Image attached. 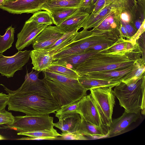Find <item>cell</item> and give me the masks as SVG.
Here are the masks:
<instances>
[{
    "label": "cell",
    "mask_w": 145,
    "mask_h": 145,
    "mask_svg": "<svg viewBox=\"0 0 145 145\" xmlns=\"http://www.w3.org/2000/svg\"><path fill=\"white\" fill-rule=\"evenodd\" d=\"M8 96V110L19 112L27 115H40L55 113L61 107L43 80L30 82L24 81L15 90L1 84Z\"/></svg>",
    "instance_id": "cell-1"
},
{
    "label": "cell",
    "mask_w": 145,
    "mask_h": 145,
    "mask_svg": "<svg viewBox=\"0 0 145 145\" xmlns=\"http://www.w3.org/2000/svg\"><path fill=\"white\" fill-rule=\"evenodd\" d=\"M142 53L137 44L131 49L121 51L108 52L105 49L71 68L79 75L123 69L135 65L141 59Z\"/></svg>",
    "instance_id": "cell-2"
},
{
    "label": "cell",
    "mask_w": 145,
    "mask_h": 145,
    "mask_svg": "<svg viewBox=\"0 0 145 145\" xmlns=\"http://www.w3.org/2000/svg\"><path fill=\"white\" fill-rule=\"evenodd\" d=\"M42 72L45 84L61 108L77 102L87 95L88 90L78 79L46 70Z\"/></svg>",
    "instance_id": "cell-3"
},
{
    "label": "cell",
    "mask_w": 145,
    "mask_h": 145,
    "mask_svg": "<svg viewBox=\"0 0 145 145\" xmlns=\"http://www.w3.org/2000/svg\"><path fill=\"white\" fill-rule=\"evenodd\" d=\"M113 92L120 106L128 112L145 113V76L127 84L121 82Z\"/></svg>",
    "instance_id": "cell-4"
},
{
    "label": "cell",
    "mask_w": 145,
    "mask_h": 145,
    "mask_svg": "<svg viewBox=\"0 0 145 145\" xmlns=\"http://www.w3.org/2000/svg\"><path fill=\"white\" fill-rule=\"evenodd\" d=\"M112 88L99 87L90 89L103 125L109 127L112 122L113 108L115 104V96Z\"/></svg>",
    "instance_id": "cell-5"
},
{
    "label": "cell",
    "mask_w": 145,
    "mask_h": 145,
    "mask_svg": "<svg viewBox=\"0 0 145 145\" xmlns=\"http://www.w3.org/2000/svg\"><path fill=\"white\" fill-rule=\"evenodd\" d=\"M54 118L49 114L14 116L13 124L2 126L5 129H14L19 132L42 130H54Z\"/></svg>",
    "instance_id": "cell-6"
},
{
    "label": "cell",
    "mask_w": 145,
    "mask_h": 145,
    "mask_svg": "<svg viewBox=\"0 0 145 145\" xmlns=\"http://www.w3.org/2000/svg\"><path fill=\"white\" fill-rule=\"evenodd\" d=\"M96 44L95 38L90 34L88 31L83 29L78 32L70 43L54 54L53 59L56 60L65 56L82 52Z\"/></svg>",
    "instance_id": "cell-7"
},
{
    "label": "cell",
    "mask_w": 145,
    "mask_h": 145,
    "mask_svg": "<svg viewBox=\"0 0 145 145\" xmlns=\"http://www.w3.org/2000/svg\"><path fill=\"white\" fill-rule=\"evenodd\" d=\"M31 50L20 51L14 55L6 56L0 54V73L7 78L12 77L15 72L22 69L28 61Z\"/></svg>",
    "instance_id": "cell-8"
},
{
    "label": "cell",
    "mask_w": 145,
    "mask_h": 145,
    "mask_svg": "<svg viewBox=\"0 0 145 145\" xmlns=\"http://www.w3.org/2000/svg\"><path fill=\"white\" fill-rule=\"evenodd\" d=\"M48 0H16L0 4V8L13 14H33L41 10L42 6Z\"/></svg>",
    "instance_id": "cell-9"
},
{
    "label": "cell",
    "mask_w": 145,
    "mask_h": 145,
    "mask_svg": "<svg viewBox=\"0 0 145 145\" xmlns=\"http://www.w3.org/2000/svg\"><path fill=\"white\" fill-rule=\"evenodd\" d=\"M39 24L32 21H26L21 31L17 35L16 47L18 51L32 44L37 36L47 26Z\"/></svg>",
    "instance_id": "cell-10"
},
{
    "label": "cell",
    "mask_w": 145,
    "mask_h": 145,
    "mask_svg": "<svg viewBox=\"0 0 145 145\" xmlns=\"http://www.w3.org/2000/svg\"><path fill=\"white\" fill-rule=\"evenodd\" d=\"M78 112L86 121L95 125L105 127L96 104L90 94L84 96L78 101Z\"/></svg>",
    "instance_id": "cell-11"
},
{
    "label": "cell",
    "mask_w": 145,
    "mask_h": 145,
    "mask_svg": "<svg viewBox=\"0 0 145 145\" xmlns=\"http://www.w3.org/2000/svg\"><path fill=\"white\" fill-rule=\"evenodd\" d=\"M64 33L56 26L48 25L34 39L32 44L33 47L34 49H44L54 43Z\"/></svg>",
    "instance_id": "cell-12"
},
{
    "label": "cell",
    "mask_w": 145,
    "mask_h": 145,
    "mask_svg": "<svg viewBox=\"0 0 145 145\" xmlns=\"http://www.w3.org/2000/svg\"><path fill=\"white\" fill-rule=\"evenodd\" d=\"M141 118L140 113L128 112L125 110L120 117L113 120L108 130V137H112L121 134L132 123Z\"/></svg>",
    "instance_id": "cell-13"
},
{
    "label": "cell",
    "mask_w": 145,
    "mask_h": 145,
    "mask_svg": "<svg viewBox=\"0 0 145 145\" xmlns=\"http://www.w3.org/2000/svg\"><path fill=\"white\" fill-rule=\"evenodd\" d=\"M30 57L33 65L32 69L40 72L46 70L54 60L53 56L45 49H35L31 50Z\"/></svg>",
    "instance_id": "cell-14"
},
{
    "label": "cell",
    "mask_w": 145,
    "mask_h": 145,
    "mask_svg": "<svg viewBox=\"0 0 145 145\" xmlns=\"http://www.w3.org/2000/svg\"><path fill=\"white\" fill-rule=\"evenodd\" d=\"M54 126L60 129L61 134L77 132L81 120L80 114L77 113L68 114L58 119Z\"/></svg>",
    "instance_id": "cell-15"
},
{
    "label": "cell",
    "mask_w": 145,
    "mask_h": 145,
    "mask_svg": "<svg viewBox=\"0 0 145 145\" xmlns=\"http://www.w3.org/2000/svg\"><path fill=\"white\" fill-rule=\"evenodd\" d=\"M100 51L88 49L81 52L65 56L59 59L53 60L52 64L61 65L71 68L73 66L83 62Z\"/></svg>",
    "instance_id": "cell-16"
},
{
    "label": "cell",
    "mask_w": 145,
    "mask_h": 145,
    "mask_svg": "<svg viewBox=\"0 0 145 145\" xmlns=\"http://www.w3.org/2000/svg\"><path fill=\"white\" fill-rule=\"evenodd\" d=\"M137 63L133 66L123 69L95 72L84 75L93 78L110 81H121L126 75L133 70Z\"/></svg>",
    "instance_id": "cell-17"
},
{
    "label": "cell",
    "mask_w": 145,
    "mask_h": 145,
    "mask_svg": "<svg viewBox=\"0 0 145 145\" xmlns=\"http://www.w3.org/2000/svg\"><path fill=\"white\" fill-rule=\"evenodd\" d=\"M88 16V14L87 12L82 11L80 9L78 12L57 26L61 31L64 33L76 28H79L80 25Z\"/></svg>",
    "instance_id": "cell-18"
},
{
    "label": "cell",
    "mask_w": 145,
    "mask_h": 145,
    "mask_svg": "<svg viewBox=\"0 0 145 145\" xmlns=\"http://www.w3.org/2000/svg\"><path fill=\"white\" fill-rule=\"evenodd\" d=\"M81 120L76 133L88 137L108 136V131L105 130V127L98 126L86 121L81 116Z\"/></svg>",
    "instance_id": "cell-19"
},
{
    "label": "cell",
    "mask_w": 145,
    "mask_h": 145,
    "mask_svg": "<svg viewBox=\"0 0 145 145\" xmlns=\"http://www.w3.org/2000/svg\"><path fill=\"white\" fill-rule=\"evenodd\" d=\"M78 80L80 83L87 90L99 87L106 86L114 87L121 81H116L97 79L80 75Z\"/></svg>",
    "instance_id": "cell-20"
},
{
    "label": "cell",
    "mask_w": 145,
    "mask_h": 145,
    "mask_svg": "<svg viewBox=\"0 0 145 145\" xmlns=\"http://www.w3.org/2000/svg\"><path fill=\"white\" fill-rule=\"evenodd\" d=\"M78 28L65 33L63 35L52 45L45 48L52 55L61 50L74 40L78 33Z\"/></svg>",
    "instance_id": "cell-21"
},
{
    "label": "cell",
    "mask_w": 145,
    "mask_h": 145,
    "mask_svg": "<svg viewBox=\"0 0 145 145\" xmlns=\"http://www.w3.org/2000/svg\"><path fill=\"white\" fill-rule=\"evenodd\" d=\"M84 0H48L41 10H51L70 8H80Z\"/></svg>",
    "instance_id": "cell-22"
},
{
    "label": "cell",
    "mask_w": 145,
    "mask_h": 145,
    "mask_svg": "<svg viewBox=\"0 0 145 145\" xmlns=\"http://www.w3.org/2000/svg\"><path fill=\"white\" fill-rule=\"evenodd\" d=\"M80 10V8H70L55 9L48 11L50 14L53 24L58 26Z\"/></svg>",
    "instance_id": "cell-23"
},
{
    "label": "cell",
    "mask_w": 145,
    "mask_h": 145,
    "mask_svg": "<svg viewBox=\"0 0 145 145\" xmlns=\"http://www.w3.org/2000/svg\"><path fill=\"white\" fill-rule=\"evenodd\" d=\"M3 36L0 35V54L12 46L14 41V28L12 25L8 27Z\"/></svg>",
    "instance_id": "cell-24"
},
{
    "label": "cell",
    "mask_w": 145,
    "mask_h": 145,
    "mask_svg": "<svg viewBox=\"0 0 145 145\" xmlns=\"http://www.w3.org/2000/svg\"><path fill=\"white\" fill-rule=\"evenodd\" d=\"M46 70L75 79L79 76L74 70L61 65L52 64Z\"/></svg>",
    "instance_id": "cell-25"
},
{
    "label": "cell",
    "mask_w": 145,
    "mask_h": 145,
    "mask_svg": "<svg viewBox=\"0 0 145 145\" xmlns=\"http://www.w3.org/2000/svg\"><path fill=\"white\" fill-rule=\"evenodd\" d=\"M18 135H23L33 137H44L49 140H54L55 138L61 135L56 129L54 130H42L31 132H19Z\"/></svg>",
    "instance_id": "cell-26"
},
{
    "label": "cell",
    "mask_w": 145,
    "mask_h": 145,
    "mask_svg": "<svg viewBox=\"0 0 145 145\" xmlns=\"http://www.w3.org/2000/svg\"><path fill=\"white\" fill-rule=\"evenodd\" d=\"M40 10L35 12L28 20L39 24H44L49 25L52 24L50 13L47 10Z\"/></svg>",
    "instance_id": "cell-27"
},
{
    "label": "cell",
    "mask_w": 145,
    "mask_h": 145,
    "mask_svg": "<svg viewBox=\"0 0 145 145\" xmlns=\"http://www.w3.org/2000/svg\"><path fill=\"white\" fill-rule=\"evenodd\" d=\"M136 44L134 41L125 40L121 37L114 44L105 50L108 52H117L129 50L134 47Z\"/></svg>",
    "instance_id": "cell-28"
},
{
    "label": "cell",
    "mask_w": 145,
    "mask_h": 145,
    "mask_svg": "<svg viewBox=\"0 0 145 145\" xmlns=\"http://www.w3.org/2000/svg\"><path fill=\"white\" fill-rule=\"evenodd\" d=\"M78 101L61 107L56 111L55 116L59 119L68 114L78 113Z\"/></svg>",
    "instance_id": "cell-29"
},
{
    "label": "cell",
    "mask_w": 145,
    "mask_h": 145,
    "mask_svg": "<svg viewBox=\"0 0 145 145\" xmlns=\"http://www.w3.org/2000/svg\"><path fill=\"white\" fill-rule=\"evenodd\" d=\"M14 120V116L12 113L5 109L0 112V125H11Z\"/></svg>",
    "instance_id": "cell-30"
},
{
    "label": "cell",
    "mask_w": 145,
    "mask_h": 145,
    "mask_svg": "<svg viewBox=\"0 0 145 145\" xmlns=\"http://www.w3.org/2000/svg\"><path fill=\"white\" fill-rule=\"evenodd\" d=\"M88 139L85 136L76 132L61 134L60 136L55 138L54 140H86Z\"/></svg>",
    "instance_id": "cell-31"
},
{
    "label": "cell",
    "mask_w": 145,
    "mask_h": 145,
    "mask_svg": "<svg viewBox=\"0 0 145 145\" xmlns=\"http://www.w3.org/2000/svg\"><path fill=\"white\" fill-rule=\"evenodd\" d=\"M117 42L101 43L91 46L88 49L95 50H101L112 46Z\"/></svg>",
    "instance_id": "cell-32"
},
{
    "label": "cell",
    "mask_w": 145,
    "mask_h": 145,
    "mask_svg": "<svg viewBox=\"0 0 145 145\" xmlns=\"http://www.w3.org/2000/svg\"><path fill=\"white\" fill-rule=\"evenodd\" d=\"M8 96V95L0 93V112L5 109L7 105Z\"/></svg>",
    "instance_id": "cell-33"
},
{
    "label": "cell",
    "mask_w": 145,
    "mask_h": 145,
    "mask_svg": "<svg viewBox=\"0 0 145 145\" xmlns=\"http://www.w3.org/2000/svg\"><path fill=\"white\" fill-rule=\"evenodd\" d=\"M122 24L125 28L129 37H133L136 33V31L133 27L127 23L122 22Z\"/></svg>",
    "instance_id": "cell-34"
},
{
    "label": "cell",
    "mask_w": 145,
    "mask_h": 145,
    "mask_svg": "<svg viewBox=\"0 0 145 145\" xmlns=\"http://www.w3.org/2000/svg\"><path fill=\"white\" fill-rule=\"evenodd\" d=\"M145 29V22L144 21L143 23L141 25L140 28L138 29V31L136 32V33L133 37H134L135 39H136L137 38H138L139 36L141 35L142 33H143Z\"/></svg>",
    "instance_id": "cell-35"
},
{
    "label": "cell",
    "mask_w": 145,
    "mask_h": 145,
    "mask_svg": "<svg viewBox=\"0 0 145 145\" xmlns=\"http://www.w3.org/2000/svg\"><path fill=\"white\" fill-rule=\"evenodd\" d=\"M18 140H49V139L44 137H24L19 139H17Z\"/></svg>",
    "instance_id": "cell-36"
},
{
    "label": "cell",
    "mask_w": 145,
    "mask_h": 145,
    "mask_svg": "<svg viewBox=\"0 0 145 145\" xmlns=\"http://www.w3.org/2000/svg\"><path fill=\"white\" fill-rule=\"evenodd\" d=\"M121 18L124 22L127 23L129 22L130 18L129 14L126 12L122 13L121 15Z\"/></svg>",
    "instance_id": "cell-37"
},
{
    "label": "cell",
    "mask_w": 145,
    "mask_h": 145,
    "mask_svg": "<svg viewBox=\"0 0 145 145\" xmlns=\"http://www.w3.org/2000/svg\"><path fill=\"white\" fill-rule=\"evenodd\" d=\"M105 2V0H99L94 9V11L96 12L103 5Z\"/></svg>",
    "instance_id": "cell-38"
},
{
    "label": "cell",
    "mask_w": 145,
    "mask_h": 145,
    "mask_svg": "<svg viewBox=\"0 0 145 145\" xmlns=\"http://www.w3.org/2000/svg\"><path fill=\"white\" fill-rule=\"evenodd\" d=\"M121 31L122 35L126 37H129L127 33L126 29L124 26H121Z\"/></svg>",
    "instance_id": "cell-39"
},
{
    "label": "cell",
    "mask_w": 145,
    "mask_h": 145,
    "mask_svg": "<svg viewBox=\"0 0 145 145\" xmlns=\"http://www.w3.org/2000/svg\"><path fill=\"white\" fill-rule=\"evenodd\" d=\"M141 22L139 21H137L135 23V26L137 29H138L141 25Z\"/></svg>",
    "instance_id": "cell-40"
},
{
    "label": "cell",
    "mask_w": 145,
    "mask_h": 145,
    "mask_svg": "<svg viewBox=\"0 0 145 145\" xmlns=\"http://www.w3.org/2000/svg\"><path fill=\"white\" fill-rule=\"evenodd\" d=\"M6 138L0 134V140H6Z\"/></svg>",
    "instance_id": "cell-41"
},
{
    "label": "cell",
    "mask_w": 145,
    "mask_h": 145,
    "mask_svg": "<svg viewBox=\"0 0 145 145\" xmlns=\"http://www.w3.org/2000/svg\"><path fill=\"white\" fill-rule=\"evenodd\" d=\"M98 0H92V1H91V2L94 4H95L96 2H97V1H98Z\"/></svg>",
    "instance_id": "cell-42"
},
{
    "label": "cell",
    "mask_w": 145,
    "mask_h": 145,
    "mask_svg": "<svg viewBox=\"0 0 145 145\" xmlns=\"http://www.w3.org/2000/svg\"><path fill=\"white\" fill-rule=\"evenodd\" d=\"M16 0H3V2H5V1H15Z\"/></svg>",
    "instance_id": "cell-43"
},
{
    "label": "cell",
    "mask_w": 145,
    "mask_h": 145,
    "mask_svg": "<svg viewBox=\"0 0 145 145\" xmlns=\"http://www.w3.org/2000/svg\"><path fill=\"white\" fill-rule=\"evenodd\" d=\"M5 129V128L3 127V126H0V129Z\"/></svg>",
    "instance_id": "cell-44"
},
{
    "label": "cell",
    "mask_w": 145,
    "mask_h": 145,
    "mask_svg": "<svg viewBox=\"0 0 145 145\" xmlns=\"http://www.w3.org/2000/svg\"></svg>",
    "instance_id": "cell-45"
}]
</instances>
